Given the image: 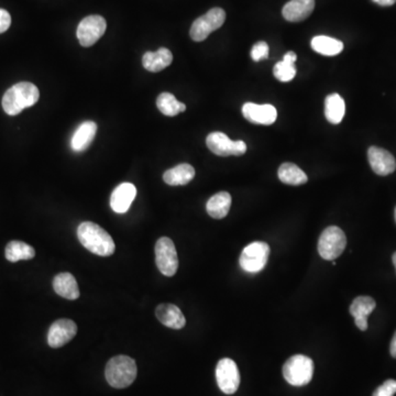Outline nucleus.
<instances>
[{"label":"nucleus","mask_w":396,"mask_h":396,"mask_svg":"<svg viewBox=\"0 0 396 396\" xmlns=\"http://www.w3.org/2000/svg\"><path fill=\"white\" fill-rule=\"evenodd\" d=\"M390 353L392 357L396 359V331L394 333L393 339H392L391 346H390Z\"/></svg>","instance_id":"obj_34"},{"label":"nucleus","mask_w":396,"mask_h":396,"mask_svg":"<svg viewBox=\"0 0 396 396\" xmlns=\"http://www.w3.org/2000/svg\"><path fill=\"white\" fill-rule=\"evenodd\" d=\"M346 112V105L339 94H331L325 99V116L333 125L342 123Z\"/></svg>","instance_id":"obj_24"},{"label":"nucleus","mask_w":396,"mask_h":396,"mask_svg":"<svg viewBox=\"0 0 396 396\" xmlns=\"http://www.w3.org/2000/svg\"><path fill=\"white\" fill-rule=\"evenodd\" d=\"M315 8V0H291L283 7L282 14L290 22L307 19Z\"/></svg>","instance_id":"obj_17"},{"label":"nucleus","mask_w":396,"mask_h":396,"mask_svg":"<svg viewBox=\"0 0 396 396\" xmlns=\"http://www.w3.org/2000/svg\"><path fill=\"white\" fill-rule=\"evenodd\" d=\"M231 206V196L227 191H219L211 196L206 204L208 215L213 219H222L227 216Z\"/></svg>","instance_id":"obj_22"},{"label":"nucleus","mask_w":396,"mask_h":396,"mask_svg":"<svg viewBox=\"0 0 396 396\" xmlns=\"http://www.w3.org/2000/svg\"><path fill=\"white\" fill-rule=\"evenodd\" d=\"M137 373V364L128 355H117L110 359L105 370L107 382L115 388H126L132 386Z\"/></svg>","instance_id":"obj_3"},{"label":"nucleus","mask_w":396,"mask_h":396,"mask_svg":"<svg viewBox=\"0 0 396 396\" xmlns=\"http://www.w3.org/2000/svg\"><path fill=\"white\" fill-rule=\"evenodd\" d=\"M368 160L373 172L381 176L392 174L396 169V161L393 154L379 147L369 148Z\"/></svg>","instance_id":"obj_14"},{"label":"nucleus","mask_w":396,"mask_h":396,"mask_svg":"<svg viewBox=\"0 0 396 396\" xmlns=\"http://www.w3.org/2000/svg\"><path fill=\"white\" fill-rule=\"evenodd\" d=\"M156 316L167 327L182 329L186 325L185 316L173 304H161L156 309Z\"/></svg>","instance_id":"obj_18"},{"label":"nucleus","mask_w":396,"mask_h":396,"mask_svg":"<svg viewBox=\"0 0 396 396\" xmlns=\"http://www.w3.org/2000/svg\"><path fill=\"white\" fill-rule=\"evenodd\" d=\"M77 237L84 248L99 257H110L116 250L112 236L95 222H85L77 228Z\"/></svg>","instance_id":"obj_1"},{"label":"nucleus","mask_w":396,"mask_h":396,"mask_svg":"<svg viewBox=\"0 0 396 396\" xmlns=\"http://www.w3.org/2000/svg\"><path fill=\"white\" fill-rule=\"evenodd\" d=\"M156 262L163 275L173 276L178 269V252L169 238L162 237L156 243Z\"/></svg>","instance_id":"obj_8"},{"label":"nucleus","mask_w":396,"mask_h":396,"mask_svg":"<svg viewBox=\"0 0 396 396\" xmlns=\"http://www.w3.org/2000/svg\"><path fill=\"white\" fill-rule=\"evenodd\" d=\"M269 256H270V247L268 243L256 241L243 249L239 263L241 269L248 273H259L268 263Z\"/></svg>","instance_id":"obj_6"},{"label":"nucleus","mask_w":396,"mask_h":396,"mask_svg":"<svg viewBox=\"0 0 396 396\" xmlns=\"http://www.w3.org/2000/svg\"><path fill=\"white\" fill-rule=\"evenodd\" d=\"M206 145L213 154L219 156H242L247 151V145L242 140L233 141L227 134L219 132L209 134Z\"/></svg>","instance_id":"obj_10"},{"label":"nucleus","mask_w":396,"mask_h":396,"mask_svg":"<svg viewBox=\"0 0 396 396\" xmlns=\"http://www.w3.org/2000/svg\"><path fill=\"white\" fill-rule=\"evenodd\" d=\"M394 267H395V269H396V264H394Z\"/></svg>","instance_id":"obj_36"},{"label":"nucleus","mask_w":396,"mask_h":396,"mask_svg":"<svg viewBox=\"0 0 396 396\" xmlns=\"http://www.w3.org/2000/svg\"><path fill=\"white\" fill-rule=\"evenodd\" d=\"M6 259L9 262H18L20 260H31L36 256L32 247L22 241H11L6 247Z\"/></svg>","instance_id":"obj_27"},{"label":"nucleus","mask_w":396,"mask_h":396,"mask_svg":"<svg viewBox=\"0 0 396 396\" xmlns=\"http://www.w3.org/2000/svg\"><path fill=\"white\" fill-rule=\"evenodd\" d=\"M156 106L158 110L167 117H174L186 110L185 104L178 101L171 93L160 94L156 99Z\"/></svg>","instance_id":"obj_28"},{"label":"nucleus","mask_w":396,"mask_h":396,"mask_svg":"<svg viewBox=\"0 0 396 396\" xmlns=\"http://www.w3.org/2000/svg\"><path fill=\"white\" fill-rule=\"evenodd\" d=\"M269 51H270V50H269V45L267 42H258V43L254 44L251 50L252 60L256 61V62H259V61L263 60V59H268Z\"/></svg>","instance_id":"obj_30"},{"label":"nucleus","mask_w":396,"mask_h":396,"mask_svg":"<svg viewBox=\"0 0 396 396\" xmlns=\"http://www.w3.org/2000/svg\"><path fill=\"white\" fill-rule=\"evenodd\" d=\"M394 216H395V222H396V207H395V213H394Z\"/></svg>","instance_id":"obj_35"},{"label":"nucleus","mask_w":396,"mask_h":396,"mask_svg":"<svg viewBox=\"0 0 396 396\" xmlns=\"http://www.w3.org/2000/svg\"><path fill=\"white\" fill-rule=\"evenodd\" d=\"M53 289L58 295L75 301L79 298V285H77L76 279L71 273L64 272V273L58 274L53 280Z\"/></svg>","instance_id":"obj_20"},{"label":"nucleus","mask_w":396,"mask_h":396,"mask_svg":"<svg viewBox=\"0 0 396 396\" xmlns=\"http://www.w3.org/2000/svg\"><path fill=\"white\" fill-rule=\"evenodd\" d=\"M137 195V189L132 183H121L114 189L110 197V207L117 213H125L129 211Z\"/></svg>","instance_id":"obj_15"},{"label":"nucleus","mask_w":396,"mask_h":396,"mask_svg":"<svg viewBox=\"0 0 396 396\" xmlns=\"http://www.w3.org/2000/svg\"><path fill=\"white\" fill-rule=\"evenodd\" d=\"M107 22L104 17L92 14L79 22L76 36L82 47L90 48L104 36Z\"/></svg>","instance_id":"obj_9"},{"label":"nucleus","mask_w":396,"mask_h":396,"mask_svg":"<svg viewBox=\"0 0 396 396\" xmlns=\"http://www.w3.org/2000/svg\"><path fill=\"white\" fill-rule=\"evenodd\" d=\"M279 178L282 183L293 186L303 185L309 180L303 169L293 163L282 164L279 169Z\"/></svg>","instance_id":"obj_26"},{"label":"nucleus","mask_w":396,"mask_h":396,"mask_svg":"<svg viewBox=\"0 0 396 396\" xmlns=\"http://www.w3.org/2000/svg\"><path fill=\"white\" fill-rule=\"evenodd\" d=\"M347 246V238L336 226H331L322 231L318 241V252L322 259L333 261L342 256Z\"/></svg>","instance_id":"obj_5"},{"label":"nucleus","mask_w":396,"mask_h":396,"mask_svg":"<svg viewBox=\"0 0 396 396\" xmlns=\"http://www.w3.org/2000/svg\"><path fill=\"white\" fill-rule=\"evenodd\" d=\"M395 393L396 381L390 379L383 383L382 386H379L372 396H394Z\"/></svg>","instance_id":"obj_31"},{"label":"nucleus","mask_w":396,"mask_h":396,"mask_svg":"<svg viewBox=\"0 0 396 396\" xmlns=\"http://www.w3.org/2000/svg\"><path fill=\"white\" fill-rule=\"evenodd\" d=\"M40 92L32 83L21 82L14 85L3 97V108L9 116L19 115L22 110L38 103Z\"/></svg>","instance_id":"obj_2"},{"label":"nucleus","mask_w":396,"mask_h":396,"mask_svg":"<svg viewBox=\"0 0 396 396\" xmlns=\"http://www.w3.org/2000/svg\"><path fill=\"white\" fill-rule=\"evenodd\" d=\"M194 176V167H191V164L183 163L167 169L163 174V180L167 185L180 186L189 184Z\"/></svg>","instance_id":"obj_23"},{"label":"nucleus","mask_w":396,"mask_h":396,"mask_svg":"<svg viewBox=\"0 0 396 396\" xmlns=\"http://www.w3.org/2000/svg\"><path fill=\"white\" fill-rule=\"evenodd\" d=\"M172 61V52L167 48H161L156 52L145 53L143 55V64L147 71L158 73L171 65Z\"/></svg>","instance_id":"obj_21"},{"label":"nucleus","mask_w":396,"mask_h":396,"mask_svg":"<svg viewBox=\"0 0 396 396\" xmlns=\"http://www.w3.org/2000/svg\"><path fill=\"white\" fill-rule=\"evenodd\" d=\"M226 20V12L222 8H213L207 14L197 18L191 27L189 36L195 42H202L213 31L222 27Z\"/></svg>","instance_id":"obj_7"},{"label":"nucleus","mask_w":396,"mask_h":396,"mask_svg":"<svg viewBox=\"0 0 396 396\" xmlns=\"http://www.w3.org/2000/svg\"><path fill=\"white\" fill-rule=\"evenodd\" d=\"M242 115L247 121L256 125L270 126L278 118L276 108L272 105H257L253 103H246L242 106Z\"/></svg>","instance_id":"obj_13"},{"label":"nucleus","mask_w":396,"mask_h":396,"mask_svg":"<svg viewBox=\"0 0 396 396\" xmlns=\"http://www.w3.org/2000/svg\"><path fill=\"white\" fill-rule=\"evenodd\" d=\"M273 74L280 82H291L296 75L295 64L285 60L280 61L274 66Z\"/></svg>","instance_id":"obj_29"},{"label":"nucleus","mask_w":396,"mask_h":396,"mask_svg":"<svg viewBox=\"0 0 396 396\" xmlns=\"http://www.w3.org/2000/svg\"><path fill=\"white\" fill-rule=\"evenodd\" d=\"M97 134V125L94 121H84L76 129L71 140L72 150L74 152H83L93 143Z\"/></svg>","instance_id":"obj_19"},{"label":"nucleus","mask_w":396,"mask_h":396,"mask_svg":"<svg viewBox=\"0 0 396 396\" xmlns=\"http://www.w3.org/2000/svg\"><path fill=\"white\" fill-rule=\"evenodd\" d=\"M283 375L291 386H306L314 375V362L306 355H293L283 366Z\"/></svg>","instance_id":"obj_4"},{"label":"nucleus","mask_w":396,"mask_h":396,"mask_svg":"<svg viewBox=\"0 0 396 396\" xmlns=\"http://www.w3.org/2000/svg\"><path fill=\"white\" fill-rule=\"evenodd\" d=\"M11 17L8 11L0 9V34L6 32L10 28Z\"/></svg>","instance_id":"obj_32"},{"label":"nucleus","mask_w":396,"mask_h":396,"mask_svg":"<svg viewBox=\"0 0 396 396\" xmlns=\"http://www.w3.org/2000/svg\"><path fill=\"white\" fill-rule=\"evenodd\" d=\"M217 384L225 394H233L240 386V373L235 361L229 358L222 359L216 368Z\"/></svg>","instance_id":"obj_11"},{"label":"nucleus","mask_w":396,"mask_h":396,"mask_svg":"<svg viewBox=\"0 0 396 396\" xmlns=\"http://www.w3.org/2000/svg\"><path fill=\"white\" fill-rule=\"evenodd\" d=\"M312 49L315 52L320 53L326 56H335L342 53L344 50V43L337 39L331 37L318 36L313 38Z\"/></svg>","instance_id":"obj_25"},{"label":"nucleus","mask_w":396,"mask_h":396,"mask_svg":"<svg viewBox=\"0 0 396 396\" xmlns=\"http://www.w3.org/2000/svg\"><path fill=\"white\" fill-rule=\"evenodd\" d=\"M377 304L370 296H359L350 305V314L355 317V325L360 331L368 329V316L375 311Z\"/></svg>","instance_id":"obj_16"},{"label":"nucleus","mask_w":396,"mask_h":396,"mask_svg":"<svg viewBox=\"0 0 396 396\" xmlns=\"http://www.w3.org/2000/svg\"><path fill=\"white\" fill-rule=\"evenodd\" d=\"M77 326L71 320H59L53 322L48 333V344L51 348H61L76 336Z\"/></svg>","instance_id":"obj_12"},{"label":"nucleus","mask_w":396,"mask_h":396,"mask_svg":"<svg viewBox=\"0 0 396 396\" xmlns=\"http://www.w3.org/2000/svg\"><path fill=\"white\" fill-rule=\"evenodd\" d=\"M372 1H375V3L383 6V7H388V6H392L396 3V0H372Z\"/></svg>","instance_id":"obj_33"}]
</instances>
